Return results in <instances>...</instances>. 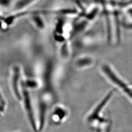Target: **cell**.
Wrapping results in <instances>:
<instances>
[{"instance_id":"6da1fadb","label":"cell","mask_w":132,"mask_h":132,"mask_svg":"<svg viewBox=\"0 0 132 132\" xmlns=\"http://www.w3.org/2000/svg\"><path fill=\"white\" fill-rule=\"evenodd\" d=\"M103 68V71L105 73H106L107 76L110 77V80L113 81L115 84H117V85L121 88V89H123L124 92L126 93H127V95L132 99V90L130 88H128V86L123 81L122 82L120 79L118 78L117 75H116L112 71L110 67L105 65Z\"/></svg>"}]
</instances>
